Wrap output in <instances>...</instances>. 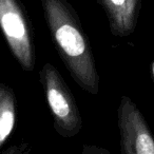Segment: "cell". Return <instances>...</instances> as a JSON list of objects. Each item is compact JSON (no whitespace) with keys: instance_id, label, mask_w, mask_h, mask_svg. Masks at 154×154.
Instances as JSON below:
<instances>
[{"instance_id":"obj_1","label":"cell","mask_w":154,"mask_h":154,"mask_svg":"<svg viewBox=\"0 0 154 154\" xmlns=\"http://www.w3.org/2000/svg\"><path fill=\"white\" fill-rule=\"evenodd\" d=\"M51 34L66 66L78 84L92 94L98 92V75L84 33L64 0H42Z\"/></svg>"},{"instance_id":"obj_2","label":"cell","mask_w":154,"mask_h":154,"mask_svg":"<svg viewBox=\"0 0 154 154\" xmlns=\"http://www.w3.org/2000/svg\"><path fill=\"white\" fill-rule=\"evenodd\" d=\"M49 106L57 126L69 134H75L82 126L78 108L61 76L51 64H45L40 72Z\"/></svg>"},{"instance_id":"obj_3","label":"cell","mask_w":154,"mask_h":154,"mask_svg":"<svg viewBox=\"0 0 154 154\" xmlns=\"http://www.w3.org/2000/svg\"><path fill=\"white\" fill-rule=\"evenodd\" d=\"M0 26L15 57L24 70L31 71L34 66L32 42L17 0H0Z\"/></svg>"},{"instance_id":"obj_4","label":"cell","mask_w":154,"mask_h":154,"mask_svg":"<svg viewBox=\"0 0 154 154\" xmlns=\"http://www.w3.org/2000/svg\"><path fill=\"white\" fill-rule=\"evenodd\" d=\"M122 154H154V138L139 110L124 96L118 109Z\"/></svg>"},{"instance_id":"obj_5","label":"cell","mask_w":154,"mask_h":154,"mask_svg":"<svg viewBox=\"0 0 154 154\" xmlns=\"http://www.w3.org/2000/svg\"><path fill=\"white\" fill-rule=\"evenodd\" d=\"M110 21L119 35H128L134 30L138 0H101Z\"/></svg>"},{"instance_id":"obj_6","label":"cell","mask_w":154,"mask_h":154,"mask_svg":"<svg viewBox=\"0 0 154 154\" xmlns=\"http://www.w3.org/2000/svg\"><path fill=\"white\" fill-rule=\"evenodd\" d=\"M15 124V106L11 93L0 91V147L10 135Z\"/></svg>"},{"instance_id":"obj_7","label":"cell","mask_w":154,"mask_h":154,"mask_svg":"<svg viewBox=\"0 0 154 154\" xmlns=\"http://www.w3.org/2000/svg\"><path fill=\"white\" fill-rule=\"evenodd\" d=\"M153 73H154V64H153Z\"/></svg>"}]
</instances>
